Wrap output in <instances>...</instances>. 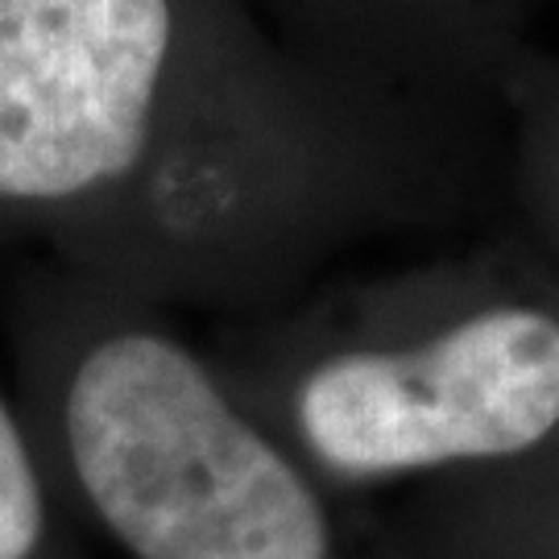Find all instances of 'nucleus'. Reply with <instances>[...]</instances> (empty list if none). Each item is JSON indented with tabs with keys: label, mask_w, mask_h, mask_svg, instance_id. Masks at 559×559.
Segmentation results:
<instances>
[{
	"label": "nucleus",
	"mask_w": 559,
	"mask_h": 559,
	"mask_svg": "<svg viewBox=\"0 0 559 559\" xmlns=\"http://www.w3.org/2000/svg\"><path fill=\"white\" fill-rule=\"evenodd\" d=\"M170 0H0V200H71L145 154Z\"/></svg>",
	"instance_id": "obj_3"
},
{
	"label": "nucleus",
	"mask_w": 559,
	"mask_h": 559,
	"mask_svg": "<svg viewBox=\"0 0 559 559\" xmlns=\"http://www.w3.org/2000/svg\"><path fill=\"white\" fill-rule=\"evenodd\" d=\"M83 493L138 559H328L307 480L175 340L96 344L67 394Z\"/></svg>",
	"instance_id": "obj_1"
},
{
	"label": "nucleus",
	"mask_w": 559,
	"mask_h": 559,
	"mask_svg": "<svg viewBox=\"0 0 559 559\" xmlns=\"http://www.w3.org/2000/svg\"><path fill=\"white\" fill-rule=\"evenodd\" d=\"M41 539V489L17 423L0 402V559H29Z\"/></svg>",
	"instance_id": "obj_4"
},
{
	"label": "nucleus",
	"mask_w": 559,
	"mask_h": 559,
	"mask_svg": "<svg viewBox=\"0 0 559 559\" xmlns=\"http://www.w3.org/2000/svg\"><path fill=\"white\" fill-rule=\"evenodd\" d=\"M559 427V316L501 302L406 348H348L299 390V431L348 477L519 456Z\"/></svg>",
	"instance_id": "obj_2"
}]
</instances>
